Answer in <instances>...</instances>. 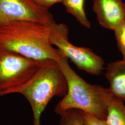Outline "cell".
<instances>
[{"label": "cell", "mask_w": 125, "mask_h": 125, "mask_svg": "<svg viewBox=\"0 0 125 125\" xmlns=\"http://www.w3.org/2000/svg\"><path fill=\"white\" fill-rule=\"evenodd\" d=\"M52 24L27 20L6 23L0 26V48L37 60L58 61L62 55L51 43Z\"/></svg>", "instance_id": "6da1fadb"}, {"label": "cell", "mask_w": 125, "mask_h": 125, "mask_svg": "<svg viewBox=\"0 0 125 125\" xmlns=\"http://www.w3.org/2000/svg\"><path fill=\"white\" fill-rule=\"evenodd\" d=\"M58 62L67 81L68 90L54 112L60 115L67 110L76 109L106 120L108 88L88 83L72 69L66 57L62 56Z\"/></svg>", "instance_id": "7a4b0ae2"}, {"label": "cell", "mask_w": 125, "mask_h": 125, "mask_svg": "<svg viewBox=\"0 0 125 125\" xmlns=\"http://www.w3.org/2000/svg\"><path fill=\"white\" fill-rule=\"evenodd\" d=\"M67 90V81L58 61L47 60L26 83L12 89L8 94L23 95L31 107L32 125H41L42 114L51 100L54 96L63 97Z\"/></svg>", "instance_id": "3957f363"}, {"label": "cell", "mask_w": 125, "mask_h": 125, "mask_svg": "<svg viewBox=\"0 0 125 125\" xmlns=\"http://www.w3.org/2000/svg\"><path fill=\"white\" fill-rule=\"evenodd\" d=\"M45 61L0 48V96L26 83Z\"/></svg>", "instance_id": "277c9868"}, {"label": "cell", "mask_w": 125, "mask_h": 125, "mask_svg": "<svg viewBox=\"0 0 125 125\" xmlns=\"http://www.w3.org/2000/svg\"><path fill=\"white\" fill-rule=\"evenodd\" d=\"M69 31L64 24H52L50 41L57 47L62 56L70 59L78 69L89 74L99 75L104 70L103 58L89 47H79L72 44L68 40Z\"/></svg>", "instance_id": "5b68a950"}, {"label": "cell", "mask_w": 125, "mask_h": 125, "mask_svg": "<svg viewBox=\"0 0 125 125\" xmlns=\"http://www.w3.org/2000/svg\"><path fill=\"white\" fill-rule=\"evenodd\" d=\"M18 20L45 24L55 22L49 10L39 6L31 0H0V26Z\"/></svg>", "instance_id": "8992f818"}, {"label": "cell", "mask_w": 125, "mask_h": 125, "mask_svg": "<svg viewBox=\"0 0 125 125\" xmlns=\"http://www.w3.org/2000/svg\"><path fill=\"white\" fill-rule=\"evenodd\" d=\"M93 9L99 24L114 31L125 20V3L122 0H93Z\"/></svg>", "instance_id": "52a82bcc"}, {"label": "cell", "mask_w": 125, "mask_h": 125, "mask_svg": "<svg viewBox=\"0 0 125 125\" xmlns=\"http://www.w3.org/2000/svg\"><path fill=\"white\" fill-rule=\"evenodd\" d=\"M109 82L110 93L122 102H125V61L123 60L109 63L105 74Z\"/></svg>", "instance_id": "ba28073f"}, {"label": "cell", "mask_w": 125, "mask_h": 125, "mask_svg": "<svg viewBox=\"0 0 125 125\" xmlns=\"http://www.w3.org/2000/svg\"><path fill=\"white\" fill-rule=\"evenodd\" d=\"M107 116L106 120L109 125H125V104L112 95L109 91L107 97Z\"/></svg>", "instance_id": "9c48e42d"}, {"label": "cell", "mask_w": 125, "mask_h": 125, "mask_svg": "<svg viewBox=\"0 0 125 125\" xmlns=\"http://www.w3.org/2000/svg\"><path fill=\"white\" fill-rule=\"evenodd\" d=\"M85 0H64L62 4L67 12L71 14L81 25L87 28L91 27V23L87 17L84 10Z\"/></svg>", "instance_id": "30bf717a"}, {"label": "cell", "mask_w": 125, "mask_h": 125, "mask_svg": "<svg viewBox=\"0 0 125 125\" xmlns=\"http://www.w3.org/2000/svg\"><path fill=\"white\" fill-rule=\"evenodd\" d=\"M60 116L61 118L59 125H84L79 110H69Z\"/></svg>", "instance_id": "8fae6325"}, {"label": "cell", "mask_w": 125, "mask_h": 125, "mask_svg": "<svg viewBox=\"0 0 125 125\" xmlns=\"http://www.w3.org/2000/svg\"><path fill=\"white\" fill-rule=\"evenodd\" d=\"M114 31L117 47L125 61V20Z\"/></svg>", "instance_id": "7c38bea8"}, {"label": "cell", "mask_w": 125, "mask_h": 125, "mask_svg": "<svg viewBox=\"0 0 125 125\" xmlns=\"http://www.w3.org/2000/svg\"><path fill=\"white\" fill-rule=\"evenodd\" d=\"M80 112L84 125H109L106 120L86 112Z\"/></svg>", "instance_id": "4fadbf2b"}, {"label": "cell", "mask_w": 125, "mask_h": 125, "mask_svg": "<svg viewBox=\"0 0 125 125\" xmlns=\"http://www.w3.org/2000/svg\"><path fill=\"white\" fill-rule=\"evenodd\" d=\"M39 6L45 9L49 10L54 5L61 2L64 0H31Z\"/></svg>", "instance_id": "5bb4252c"}]
</instances>
